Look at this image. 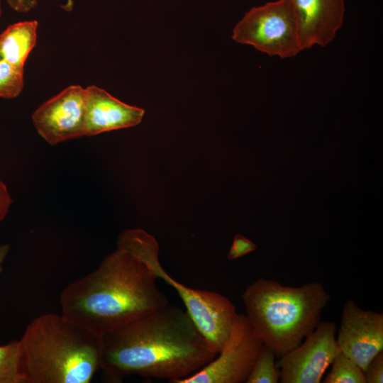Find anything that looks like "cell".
Here are the masks:
<instances>
[{
  "mask_svg": "<svg viewBox=\"0 0 383 383\" xmlns=\"http://www.w3.org/2000/svg\"><path fill=\"white\" fill-rule=\"evenodd\" d=\"M216 355L187 311L167 303L103 335L99 369L114 380L135 374L175 383Z\"/></svg>",
  "mask_w": 383,
  "mask_h": 383,
  "instance_id": "obj_1",
  "label": "cell"
},
{
  "mask_svg": "<svg viewBox=\"0 0 383 383\" xmlns=\"http://www.w3.org/2000/svg\"><path fill=\"white\" fill-rule=\"evenodd\" d=\"M156 279L140 260L117 248L62 289L61 313L100 338L169 303Z\"/></svg>",
  "mask_w": 383,
  "mask_h": 383,
  "instance_id": "obj_2",
  "label": "cell"
},
{
  "mask_svg": "<svg viewBox=\"0 0 383 383\" xmlns=\"http://www.w3.org/2000/svg\"><path fill=\"white\" fill-rule=\"evenodd\" d=\"M19 342L26 383H89L99 369L100 338L62 313L33 319Z\"/></svg>",
  "mask_w": 383,
  "mask_h": 383,
  "instance_id": "obj_3",
  "label": "cell"
},
{
  "mask_svg": "<svg viewBox=\"0 0 383 383\" xmlns=\"http://www.w3.org/2000/svg\"><path fill=\"white\" fill-rule=\"evenodd\" d=\"M331 298L321 282L292 287L267 278L254 281L242 295L247 316L277 358L316 328Z\"/></svg>",
  "mask_w": 383,
  "mask_h": 383,
  "instance_id": "obj_4",
  "label": "cell"
},
{
  "mask_svg": "<svg viewBox=\"0 0 383 383\" xmlns=\"http://www.w3.org/2000/svg\"><path fill=\"white\" fill-rule=\"evenodd\" d=\"M117 248L140 260L156 279H162L176 290L197 330L211 349L218 354L238 315L232 301L221 294L190 288L171 277L160 262L157 240L143 229L122 231L117 238Z\"/></svg>",
  "mask_w": 383,
  "mask_h": 383,
  "instance_id": "obj_5",
  "label": "cell"
},
{
  "mask_svg": "<svg viewBox=\"0 0 383 383\" xmlns=\"http://www.w3.org/2000/svg\"><path fill=\"white\" fill-rule=\"evenodd\" d=\"M233 40L282 59L301 51L292 0H277L251 8L235 25Z\"/></svg>",
  "mask_w": 383,
  "mask_h": 383,
  "instance_id": "obj_6",
  "label": "cell"
},
{
  "mask_svg": "<svg viewBox=\"0 0 383 383\" xmlns=\"http://www.w3.org/2000/svg\"><path fill=\"white\" fill-rule=\"evenodd\" d=\"M263 345L262 338L247 315L238 313L218 357L175 383L245 382Z\"/></svg>",
  "mask_w": 383,
  "mask_h": 383,
  "instance_id": "obj_7",
  "label": "cell"
},
{
  "mask_svg": "<svg viewBox=\"0 0 383 383\" xmlns=\"http://www.w3.org/2000/svg\"><path fill=\"white\" fill-rule=\"evenodd\" d=\"M336 325L320 321L316 328L296 347L279 358L276 365L281 383H319L340 348Z\"/></svg>",
  "mask_w": 383,
  "mask_h": 383,
  "instance_id": "obj_8",
  "label": "cell"
},
{
  "mask_svg": "<svg viewBox=\"0 0 383 383\" xmlns=\"http://www.w3.org/2000/svg\"><path fill=\"white\" fill-rule=\"evenodd\" d=\"M87 91L79 85L64 89L32 114L38 134L50 145L84 135Z\"/></svg>",
  "mask_w": 383,
  "mask_h": 383,
  "instance_id": "obj_9",
  "label": "cell"
},
{
  "mask_svg": "<svg viewBox=\"0 0 383 383\" xmlns=\"http://www.w3.org/2000/svg\"><path fill=\"white\" fill-rule=\"evenodd\" d=\"M336 340L340 350L363 370L383 351V313L362 309L353 300H347Z\"/></svg>",
  "mask_w": 383,
  "mask_h": 383,
  "instance_id": "obj_10",
  "label": "cell"
},
{
  "mask_svg": "<svg viewBox=\"0 0 383 383\" xmlns=\"http://www.w3.org/2000/svg\"><path fill=\"white\" fill-rule=\"evenodd\" d=\"M301 51L327 46L343 26L345 0H292Z\"/></svg>",
  "mask_w": 383,
  "mask_h": 383,
  "instance_id": "obj_11",
  "label": "cell"
},
{
  "mask_svg": "<svg viewBox=\"0 0 383 383\" xmlns=\"http://www.w3.org/2000/svg\"><path fill=\"white\" fill-rule=\"evenodd\" d=\"M86 91L84 135L130 128L141 122L143 109L125 104L94 85Z\"/></svg>",
  "mask_w": 383,
  "mask_h": 383,
  "instance_id": "obj_12",
  "label": "cell"
},
{
  "mask_svg": "<svg viewBox=\"0 0 383 383\" xmlns=\"http://www.w3.org/2000/svg\"><path fill=\"white\" fill-rule=\"evenodd\" d=\"M37 21L18 22L0 34V56L11 65L23 68L37 41Z\"/></svg>",
  "mask_w": 383,
  "mask_h": 383,
  "instance_id": "obj_13",
  "label": "cell"
},
{
  "mask_svg": "<svg viewBox=\"0 0 383 383\" xmlns=\"http://www.w3.org/2000/svg\"><path fill=\"white\" fill-rule=\"evenodd\" d=\"M0 383H26L21 370L19 340L0 345Z\"/></svg>",
  "mask_w": 383,
  "mask_h": 383,
  "instance_id": "obj_14",
  "label": "cell"
},
{
  "mask_svg": "<svg viewBox=\"0 0 383 383\" xmlns=\"http://www.w3.org/2000/svg\"><path fill=\"white\" fill-rule=\"evenodd\" d=\"M331 365L324 383H366L362 368L340 350Z\"/></svg>",
  "mask_w": 383,
  "mask_h": 383,
  "instance_id": "obj_15",
  "label": "cell"
},
{
  "mask_svg": "<svg viewBox=\"0 0 383 383\" xmlns=\"http://www.w3.org/2000/svg\"><path fill=\"white\" fill-rule=\"evenodd\" d=\"M276 356L270 348L263 345L245 383H277L279 372Z\"/></svg>",
  "mask_w": 383,
  "mask_h": 383,
  "instance_id": "obj_16",
  "label": "cell"
},
{
  "mask_svg": "<svg viewBox=\"0 0 383 383\" xmlns=\"http://www.w3.org/2000/svg\"><path fill=\"white\" fill-rule=\"evenodd\" d=\"M23 85V68L11 65L0 56V97H17L21 93Z\"/></svg>",
  "mask_w": 383,
  "mask_h": 383,
  "instance_id": "obj_17",
  "label": "cell"
},
{
  "mask_svg": "<svg viewBox=\"0 0 383 383\" xmlns=\"http://www.w3.org/2000/svg\"><path fill=\"white\" fill-rule=\"evenodd\" d=\"M257 248L256 244L238 233L233 238L227 257L233 260L256 250Z\"/></svg>",
  "mask_w": 383,
  "mask_h": 383,
  "instance_id": "obj_18",
  "label": "cell"
},
{
  "mask_svg": "<svg viewBox=\"0 0 383 383\" xmlns=\"http://www.w3.org/2000/svg\"><path fill=\"white\" fill-rule=\"evenodd\" d=\"M362 371L366 383H382L383 352L377 354Z\"/></svg>",
  "mask_w": 383,
  "mask_h": 383,
  "instance_id": "obj_19",
  "label": "cell"
},
{
  "mask_svg": "<svg viewBox=\"0 0 383 383\" xmlns=\"http://www.w3.org/2000/svg\"><path fill=\"white\" fill-rule=\"evenodd\" d=\"M12 201L6 184L0 180V222L8 214Z\"/></svg>",
  "mask_w": 383,
  "mask_h": 383,
  "instance_id": "obj_20",
  "label": "cell"
},
{
  "mask_svg": "<svg viewBox=\"0 0 383 383\" xmlns=\"http://www.w3.org/2000/svg\"><path fill=\"white\" fill-rule=\"evenodd\" d=\"M10 247L9 244H1L0 245V274L2 272L3 267L2 264L4 262L9 252Z\"/></svg>",
  "mask_w": 383,
  "mask_h": 383,
  "instance_id": "obj_21",
  "label": "cell"
},
{
  "mask_svg": "<svg viewBox=\"0 0 383 383\" xmlns=\"http://www.w3.org/2000/svg\"><path fill=\"white\" fill-rule=\"evenodd\" d=\"M11 6L17 9H23L29 6L26 0H9Z\"/></svg>",
  "mask_w": 383,
  "mask_h": 383,
  "instance_id": "obj_22",
  "label": "cell"
},
{
  "mask_svg": "<svg viewBox=\"0 0 383 383\" xmlns=\"http://www.w3.org/2000/svg\"><path fill=\"white\" fill-rule=\"evenodd\" d=\"M2 14V6H1V1L0 0V16H1Z\"/></svg>",
  "mask_w": 383,
  "mask_h": 383,
  "instance_id": "obj_23",
  "label": "cell"
}]
</instances>
